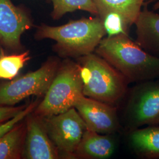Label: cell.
<instances>
[{
    "instance_id": "ba28073f",
    "label": "cell",
    "mask_w": 159,
    "mask_h": 159,
    "mask_svg": "<svg viewBox=\"0 0 159 159\" xmlns=\"http://www.w3.org/2000/svg\"><path fill=\"white\" fill-rule=\"evenodd\" d=\"M34 26L29 11L11 0H0V42L7 50L23 51L21 35Z\"/></svg>"
},
{
    "instance_id": "5bb4252c",
    "label": "cell",
    "mask_w": 159,
    "mask_h": 159,
    "mask_svg": "<svg viewBox=\"0 0 159 159\" xmlns=\"http://www.w3.org/2000/svg\"><path fill=\"white\" fill-rule=\"evenodd\" d=\"M98 11L97 17L102 18L110 12H114L122 17L127 27L136 21L147 0H93Z\"/></svg>"
},
{
    "instance_id": "d6986e66",
    "label": "cell",
    "mask_w": 159,
    "mask_h": 159,
    "mask_svg": "<svg viewBox=\"0 0 159 159\" xmlns=\"http://www.w3.org/2000/svg\"><path fill=\"white\" fill-rule=\"evenodd\" d=\"M38 104L39 103L37 104V101L31 103L29 106L22 109L16 116L0 125V138L3 136L8 131L11 130L17 124L20 123L25 117L31 113V112L34 111Z\"/></svg>"
},
{
    "instance_id": "ffe728a7",
    "label": "cell",
    "mask_w": 159,
    "mask_h": 159,
    "mask_svg": "<svg viewBox=\"0 0 159 159\" xmlns=\"http://www.w3.org/2000/svg\"><path fill=\"white\" fill-rule=\"evenodd\" d=\"M24 107L0 106V125L16 116Z\"/></svg>"
},
{
    "instance_id": "ac0fdd59",
    "label": "cell",
    "mask_w": 159,
    "mask_h": 159,
    "mask_svg": "<svg viewBox=\"0 0 159 159\" xmlns=\"http://www.w3.org/2000/svg\"><path fill=\"white\" fill-rule=\"evenodd\" d=\"M102 24L107 37H112L119 34H129V29L123 18L119 14L110 12L102 18Z\"/></svg>"
},
{
    "instance_id": "603a6c76",
    "label": "cell",
    "mask_w": 159,
    "mask_h": 159,
    "mask_svg": "<svg viewBox=\"0 0 159 159\" xmlns=\"http://www.w3.org/2000/svg\"><path fill=\"white\" fill-rule=\"evenodd\" d=\"M157 1H159V0H147V1H146V2H145V4H144V5L148 6V5H150V4H154V2H156Z\"/></svg>"
},
{
    "instance_id": "2e32d148",
    "label": "cell",
    "mask_w": 159,
    "mask_h": 159,
    "mask_svg": "<svg viewBox=\"0 0 159 159\" xmlns=\"http://www.w3.org/2000/svg\"><path fill=\"white\" fill-rule=\"evenodd\" d=\"M52 10L50 16L52 20H58L68 12L84 11L97 16L98 11L93 0H50Z\"/></svg>"
},
{
    "instance_id": "e0dca14e",
    "label": "cell",
    "mask_w": 159,
    "mask_h": 159,
    "mask_svg": "<svg viewBox=\"0 0 159 159\" xmlns=\"http://www.w3.org/2000/svg\"><path fill=\"white\" fill-rule=\"evenodd\" d=\"M30 59L29 51L0 57V80L15 79Z\"/></svg>"
},
{
    "instance_id": "9c48e42d",
    "label": "cell",
    "mask_w": 159,
    "mask_h": 159,
    "mask_svg": "<svg viewBox=\"0 0 159 159\" xmlns=\"http://www.w3.org/2000/svg\"><path fill=\"white\" fill-rule=\"evenodd\" d=\"M87 129L100 134H114L121 128L116 106L84 95L74 105Z\"/></svg>"
},
{
    "instance_id": "8992f818",
    "label": "cell",
    "mask_w": 159,
    "mask_h": 159,
    "mask_svg": "<svg viewBox=\"0 0 159 159\" xmlns=\"http://www.w3.org/2000/svg\"><path fill=\"white\" fill-rule=\"evenodd\" d=\"M151 80L137 83L127 91L123 113L128 132L144 125H159V80Z\"/></svg>"
},
{
    "instance_id": "7402d4cb",
    "label": "cell",
    "mask_w": 159,
    "mask_h": 159,
    "mask_svg": "<svg viewBox=\"0 0 159 159\" xmlns=\"http://www.w3.org/2000/svg\"><path fill=\"white\" fill-rule=\"evenodd\" d=\"M4 48V47H3V46H2V44H1V43L0 42V57L2 56L3 54H6Z\"/></svg>"
},
{
    "instance_id": "3957f363",
    "label": "cell",
    "mask_w": 159,
    "mask_h": 159,
    "mask_svg": "<svg viewBox=\"0 0 159 159\" xmlns=\"http://www.w3.org/2000/svg\"><path fill=\"white\" fill-rule=\"evenodd\" d=\"M84 96L116 106L126 96L127 80L95 52L76 58Z\"/></svg>"
},
{
    "instance_id": "52a82bcc",
    "label": "cell",
    "mask_w": 159,
    "mask_h": 159,
    "mask_svg": "<svg viewBox=\"0 0 159 159\" xmlns=\"http://www.w3.org/2000/svg\"><path fill=\"white\" fill-rule=\"evenodd\" d=\"M41 119L60 158L74 159V153L87 129L77 110L73 107L62 113Z\"/></svg>"
},
{
    "instance_id": "9a60e30c",
    "label": "cell",
    "mask_w": 159,
    "mask_h": 159,
    "mask_svg": "<svg viewBox=\"0 0 159 159\" xmlns=\"http://www.w3.org/2000/svg\"><path fill=\"white\" fill-rule=\"evenodd\" d=\"M18 124L0 138V159L21 157L26 129Z\"/></svg>"
},
{
    "instance_id": "277c9868",
    "label": "cell",
    "mask_w": 159,
    "mask_h": 159,
    "mask_svg": "<svg viewBox=\"0 0 159 159\" xmlns=\"http://www.w3.org/2000/svg\"><path fill=\"white\" fill-rule=\"evenodd\" d=\"M83 93V84L76 61L64 58L43 100L34 110L41 117L62 113L74 105Z\"/></svg>"
},
{
    "instance_id": "30bf717a",
    "label": "cell",
    "mask_w": 159,
    "mask_h": 159,
    "mask_svg": "<svg viewBox=\"0 0 159 159\" xmlns=\"http://www.w3.org/2000/svg\"><path fill=\"white\" fill-rule=\"evenodd\" d=\"M25 159L60 158L57 148L48 136L41 117L34 114L29 118L21 153Z\"/></svg>"
},
{
    "instance_id": "4fadbf2b",
    "label": "cell",
    "mask_w": 159,
    "mask_h": 159,
    "mask_svg": "<svg viewBox=\"0 0 159 159\" xmlns=\"http://www.w3.org/2000/svg\"><path fill=\"white\" fill-rule=\"evenodd\" d=\"M128 133L129 145L137 156L142 159H159V125H148Z\"/></svg>"
},
{
    "instance_id": "7a4b0ae2",
    "label": "cell",
    "mask_w": 159,
    "mask_h": 159,
    "mask_svg": "<svg viewBox=\"0 0 159 159\" xmlns=\"http://www.w3.org/2000/svg\"><path fill=\"white\" fill-rule=\"evenodd\" d=\"M95 52L116 68L129 83L159 77V58L143 50L129 34L105 37Z\"/></svg>"
},
{
    "instance_id": "7c38bea8",
    "label": "cell",
    "mask_w": 159,
    "mask_h": 159,
    "mask_svg": "<svg viewBox=\"0 0 159 159\" xmlns=\"http://www.w3.org/2000/svg\"><path fill=\"white\" fill-rule=\"evenodd\" d=\"M144 6L134 24L136 42L148 53L159 58V12Z\"/></svg>"
},
{
    "instance_id": "8fae6325",
    "label": "cell",
    "mask_w": 159,
    "mask_h": 159,
    "mask_svg": "<svg viewBox=\"0 0 159 159\" xmlns=\"http://www.w3.org/2000/svg\"><path fill=\"white\" fill-rule=\"evenodd\" d=\"M116 148L113 134H100L87 129L74 153V159H108Z\"/></svg>"
},
{
    "instance_id": "5b68a950",
    "label": "cell",
    "mask_w": 159,
    "mask_h": 159,
    "mask_svg": "<svg viewBox=\"0 0 159 159\" xmlns=\"http://www.w3.org/2000/svg\"><path fill=\"white\" fill-rule=\"evenodd\" d=\"M60 63L57 57H50L38 70L1 83L0 106H13L30 96H44Z\"/></svg>"
},
{
    "instance_id": "6da1fadb",
    "label": "cell",
    "mask_w": 159,
    "mask_h": 159,
    "mask_svg": "<svg viewBox=\"0 0 159 159\" xmlns=\"http://www.w3.org/2000/svg\"><path fill=\"white\" fill-rule=\"evenodd\" d=\"M106 36L102 20L97 16L70 20L59 26L41 24L35 33L36 40L55 41L52 50L60 57L75 59L94 52Z\"/></svg>"
},
{
    "instance_id": "44dd1931",
    "label": "cell",
    "mask_w": 159,
    "mask_h": 159,
    "mask_svg": "<svg viewBox=\"0 0 159 159\" xmlns=\"http://www.w3.org/2000/svg\"><path fill=\"white\" fill-rule=\"evenodd\" d=\"M153 10L154 11L159 10V0L153 4Z\"/></svg>"
}]
</instances>
